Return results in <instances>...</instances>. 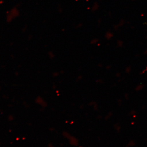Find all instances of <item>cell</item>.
I'll return each mask as SVG.
<instances>
[{"label": "cell", "instance_id": "1", "mask_svg": "<svg viewBox=\"0 0 147 147\" xmlns=\"http://www.w3.org/2000/svg\"><path fill=\"white\" fill-rule=\"evenodd\" d=\"M144 86L143 84H139V85H137V86L135 88V90L136 91L138 92L139 91L141 90L144 88Z\"/></svg>", "mask_w": 147, "mask_h": 147}, {"label": "cell", "instance_id": "2", "mask_svg": "<svg viewBox=\"0 0 147 147\" xmlns=\"http://www.w3.org/2000/svg\"><path fill=\"white\" fill-rule=\"evenodd\" d=\"M131 71V67L130 66H129L127 67H126V69H125V72H126V73L129 74L130 73Z\"/></svg>", "mask_w": 147, "mask_h": 147}, {"label": "cell", "instance_id": "3", "mask_svg": "<svg viewBox=\"0 0 147 147\" xmlns=\"http://www.w3.org/2000/svg\"><path fill=\"white\" fill-rule=\"evenodd\" d=\"M146 71H147V66H146V68H145L144 69H143V70L141 71V73L140 74V75H143V74H144L146 73Z\"/></svg>", "mask_w": 147, "mask_h": 147}, {"label": "cell", "instance_id": "4", "mask_svg": "<svg viewBox=\"0 0 147 147\" xmlns=\"http://www.w3.org/2000/svg\"><path fill=\"white\" fill-rule=\"evenodd\" d=\"M135 113H136V112H135V110H131V111H130V113H129V115H134Z\"/></svg>", "mask_w": 147, "mask_h": 147}, {"label": "cell", "instance_id": "5", "mask_svg": "<svg viewBox=\"0 0 147 147\" xmlns=\"http://www.w3.org/2000/svg\"><path fill=\"white\" fill-rule=\"evenodd\" d=\"M125 99L126 100H128L129 99V95L128 94H125Z\"/></svg>", "mask_w": 147, "mask_h": 147}, {"label": "cell", "instance_id": "6", "mask_svg": "<svg viewBox=\"0 0 147 147\" xmlns=\"http://www.w3.org/2000/svg\"><path fill=\"white\" fill-rule=\"evenodd\" d=\"M118 102L119 105H121L122 100L121 99H119Z\"/></svg>", "mask_w": 147, "mask_h": 147}, {"label": "cell", "instance_id": "7", "mask_svg": "<svg viewBox=\"0 0 147 147\" xmlns=\"http://www.w3.org/2000/svg\"><path fill=\"white\" fill-rule=\"evenodd\" d=\"M116 76H117V77H119L120 76H121V73H117L116 74Z\"/></svg>", "mask_w": 147, "mask_h": 147}, {"label": "cell", "instance_id": "8", "mask_svg": "<svg viewBox=\"0 0 147 147\" xmlns=\"http://www.w3.org/2000/svg\"><path fill=\"white\" fill-rule=\"evenodd\" d=\"M111 67L110 66V65H108L107 66V67H106V68L107 69H110V68H111Z\"/></svg>", "mask_w": 147, "mask_h": 147}]
</instances>
